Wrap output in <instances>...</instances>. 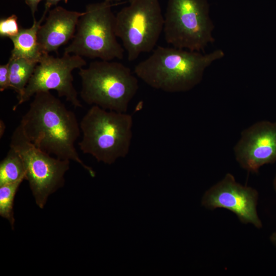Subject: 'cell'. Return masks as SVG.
Instances as JSON below:
<instances>
[{"label":"cell","instance_id":"10","mask_svg":"<svg viewBox=\"0 0 276 276\" xmlns=\"http://www.w3.org/2000/svg\"><path fill=\"white\" fill-rule=\"evenodd\" d=\"M258 198L256 189L242 185L236 181L233 175L227 173L205 191L201 205L211 210L227 209L234 213L241 222L250 223L259 229L262 227V223L257 211Z\"/></svg>","mask_w":276,"mask_h":276},{"label":"cell","instance_id":"15","mask_svg":"<svg viewBox=\"0 0 276 276\" xmlns=\"http://www.w3.org/2000/svg\"><path fill=\"white\" fill-rule=\"evenodd\" d=\"M26 178L22 160L14 149L10 148L0 163V186L11 183Z\"/></svg>","mask_w":276,"mask_h":276},{"label":"cell","instance_id":"6","mask_svg":"<svg viewBox=\"0 0 276 276\" xmlns=\"http://www.w3.org/2000/svg\"><path fill=\"white\" fill-rule=\"evenodd\" d=\"M214 29L206 0H168L163 29L168 44L201 52L215 41Z\"/></svg>","mask_w":276,"mask_h":276},{"label":"cell","instance_id":"22","mask_svg":"<svg viewBox=\"0 0 276 276\" xmlns=\"http://www.w3.org/2000/svg\"><path fill=\"white\" fill-rule=\"evenodd\" d=\"M5 128H6V126H5V125L4 122L3 121L1 120V122H0V135H1V137H2V136H3V135L4 134Z\"/></svg>","mask_w":276,"mask_h":276},{"label":"cell","instance_id":"12","mask_svg":"<svg viewBox=\"0 0 276 276\" xmlns=\"http://www.w3.org/2000/svg\"><path fill=\"white\" fill-rule=\"evenodd\" d=\"M84 12L68 10L61 6L50 10L38 31V41L43 54L57 52L73 39L80 17Z\"/></svg>","mask_w":276,"mask_h":276},{"label":"cell","instance_id":"9","mask_svg":"<svg viewBox=\"0 0 276 276\" xmlns=\"http://www.w3.org/2000/svg\"><path fill=\"white\" fill-rule=\"evenodd\" d=\"M86 64L83 57L77 55L64 53L61 57H55L44 54L13 110H15L36 93L50 90H56L59 97H64L75 107H82L73 85L72 72Z\"/></svg>","mask_w":276,"mask_h":276},{"label":"cell","instance_id":"7","mask_svg":"<svg viewBox=\"0 0 276 276\" xmlns=\"http://www.w3.org/2000/svg\"><path fill=\"white\" fill-rule=\"evenodd\" d=\"M115 15V31L132 61L153 51L164 29L158 0H132Z\"/></svg>","mask_w":276,"mask_h":276},{"label":"cell","instance_id":"14","mask_svg":"<svg viewBox=\"0 0 276 276\" xmlns=\"http://www.w3.org/2000/svg\"><path fill=\"white\" fill-rule=\"evenodd\" d=\"M10 88L17 94V99L23 94L38 63L24 58L10 57L8 61Z\"/></svg>","mask_w":276,"mask_h":276},{"label":"cell","instance_id":"13","mask_svg":"<svg viewBox=\"0 0 276 276\" xmlns=\"http://www.w3.org/2000/svg\"><path fill=\"white\" fill-rule=\"evenodd\" d=\"M43 20H33L32 26L28 28H20L18 33L10 38L13 44L11 52L12 57L24 58L38 63L43 54L38 41V31Z\"/></svg>","mask_w":276,"mask_h":276},{"label":"cell","instance_id":"19","mask_svg":"<svg viewBox=\"0 0 276 276\" xmlns=\"http://www.w3.org/2000/svg\"><path fill=\"white\" fill-rule=\"evenodd\" d=\"M61 1H63L65 3H67L68 0H45L44 10L41 19L43 20L45 18L46 15L50 11L51 7L54 5L56 6Z\"/></svg>","mask_w":276,"mask_h":276},{"label":"cell","instance_id":"18","mask_svg":"<svg viewBox=\"0 0 276 276\" xmlns=\"http://www.w3.org/2000/svg\"><path fill=\"white\" fill-rule=\"evenodd\" d=\"M10 88V75L8 63L0 65V91Z\"/></svg>","mask_w":276,"mask_h":276},{"label":"cell","instance_id":"3","mask_svg":"<svg viewBox=\"0 0 276 276\" xmlns=\"http://www.w3.org/2000/svg\"><path fill=\"white\" fill-rule=\"evenodd\" d=\"M133 119L126 113L92 105L82 118L81 151L99 162L110 165L129 153L132 136Z\"/></svg>","mask_w":276,"mask_h":276},{"label":"cell","instance_id":"25","mask_svg":"<svg viewBox=\"0 0 276 276\" xmlns=\"http://www.w3.org/2000/svg\"><path fill=\"white\" fill-rule=\"evenodd\" d=\"M129 1H132V0H129Z\"/></svg>","mask_w":276,"mask_h":276},{"label":"cell","instance_id":"4","mask_svg":"<svg viewBox=\"0 0 276 276\" xmlns=\"http://www.w3.org/2000/svg\"><path fill=\"white\" fill-rule=\"evenodd\" d=\"M80 96L87 104L104 109L126 113L139 89L137 78L122 63L96 61L81 68Z\"/></svg>","mask_w":276,"mask_h":276},{"label":"cell","instance_id":"11","mask_svg":"<svg viewBox=\"0 0 276 276\" xmlns=\"http://www.w3.org/2000/svg\"><path fill=\"white\" fill-rule=\"evenodd\" d=\"M234 150L240 167L249 172L275 163L276 122L261 121L244 129Z\"/></svg>","mask_w":276,"mask_h":276},{"label":"cell","instance_id":"20","mask_svg":"<svg viewBox=\"0 0 276 276\" xmlns=\"http://www.w3.org/2000/svg\"><path fill=\"white\" fill-rule=\"evenodd\" d=\"M26 4L29 6L31 12L33 19H35V13L37 11L38 5L42 0H25Z\"/></svg>","mask_w":276,"mask_h":276},{"label":"cell","instance_id":"1","mask_svg":"<svg viewBox=\"0 0 276 276\" xmlns=\"http://www.w3.org/2000/svg\"><path fill=\"white\" fill-rule=\"evenodd\" d=\"M34 96L19 123L27 139L50 155L77 163L94 177L95 172L81 159L75 148L81 130L75 113L50 91Z\"/></svg>","mask_w":276,"mask_h":276},{"label":"cell","instance_id":"2","mask_svg":"<svg viewBox=\"0 0 276 276\" xmlns=\"http://www.w3.org/2000/svg\"><path fill=\"white\" fill-rule=\"evenodd\" d=\"M224 56L221 49L203 54L158 46L135 65L134 73L153 88L167 93L185 92L199 84L206 68Z\"/></svg>","mask_w":276,"mask_h":276},{"label":"cell","instance_id":"24","mask_svg":"<svg viewBox=\"0 0 276 276\" xmlns=\"http://www.w3.org/2000/svg\"><path fill=\"white\" fill-rule=\"evenodd\" d=\"M114 1H120V0H105V1L109 2V3H110L111 2Z\"/></svg>","mask_w":276,"mask_h":276},{"label":"cell","instance_id":"16","mask_svg":"<svg viewBox=\"0 0 276 276\" xmlns=\"http://www.w3.org/2000/svg\"><path fill=\"white\" fill-rule=\"evenodd\" d=\"M24 180L0 186V215L7 219L14 228L13 204L15 194Z\"/></svg>","mask_w":276,"mask_h":276},{"label":"cell","instance_id":"17","mask_svg":"<svg viewBox=\"0 0 276 276\" xmlns=\"http://www.w3.org/2000/svg\"><path fill=\"white\" fill-rule=\"evenodd\" d=\"M18 18L15 14H12L0 19V36L9 37L10 39L15 36L19 32V28Z\"/></svg>","mask_w":276,"mask_h":276},{"label":"cell","instance_id":"8","mask_svg":"<svg viewBox=\"0 0 276 276\" xmlns=\"http://www.w3.org/2000/svg\"><path fill=\"white\" fill-rule=\"evenodd\" d=\"M10 147L20 155L25 179L29 182L37 205L43 209L49 196L64 185L70 160L52 157L37 148L27 139L19 124L12 133Z\"/></svg>","mask_w":276,"mask_h":276},{"label":"cell","instance_id":"5","mask_svg":"<svg viewBox=\"0 0 276 276\" xmlns=\"http://www.w3.org/2000/svg\"><path fill=\"white\" fill-rule=\"evenodd\" d=\"M117 37L110 3L90 4L80 17L74 37L64 53L105 61L122 59L124 49Z\"/></svg>","mask_w":276,"mask_h":276},{"label":"cell","instance_id":"21","mask_svg":"<svg viewBox=\"0 0 276 276\" xmlns=\"http://www.w3.org/2000/svg\"><path fill=\"white\" fill-rule=\"evenodd\" d=\"M270 241L276 247V232L273 233L270 236Z\"/></svg>","mask_w":276,"mask_h":276},{"label":"cell","instance_id":"23","mask_svg":"<svg viewBox=\"0 0 276 276\" xmlns=\"http://www.w3.org/2000/svg\"><path fill=\"white\" fill-rule=\"evenodd\" d=\"M273 188L275 192H276V174L275 175L272 182Z\"/></svg>","mask_w":276,"mask_h":276}]
</instances>
